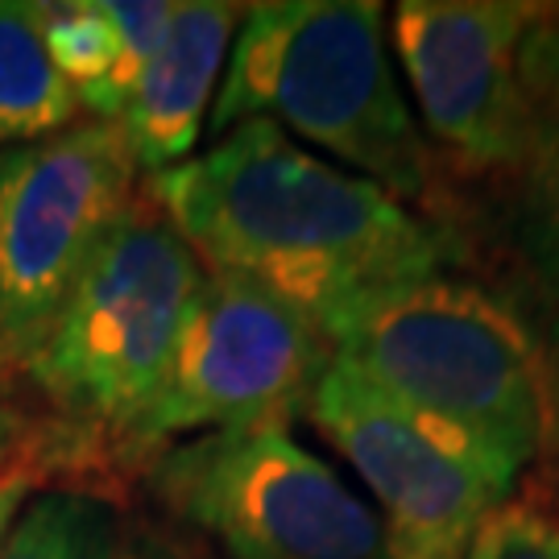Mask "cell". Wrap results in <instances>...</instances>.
I'll return each instance as SVG.
<instances>
[{
  "mask_svg": "<svg viewBox=\"0 0 559 559\" xmlns=\"http://www.w3.org/2000/svg\"><path fill=\"white\" fill-rule=\"evenodd\" d=\"M4 373H13V369H9V365H4V360H0V378H4Z\"/></svg>",
  "mask_w": 559,
  "mask_h": 559,
  "instance_id": "cell-19",
  "label": "cell"
},
{
  "mask_svg": "<svg viewBox=\"0 0 559 559\" xmlns=\"http://www.w3.org/2000/svg\"><path fill=\"white\" fill-rule=\"evenodd\" d=\"M464 559H559V522L526 501H501L477 526Z\"/></svg>",
  "mask_w": 559,
  "mask_h": 559,
  "instance_id": "cell-15",
  "label": "cell"
},
{
  "mask_svg": "<svg viewBox=\"0 0 559 559\" xmlns=\"http://www.w3.org/2000/svg\"><path fill=\"white\" fill-rule=\"evenodd\" d=\"M245 120L295 129L399 203L440 212V170L402 100L385 9L373 0L249 4L212 104V133L224 138Z\"/></svg>",
  "mask_w": 559,
  "mask_h": 559,
  "instance_id": "cell-3",
  "label": "cell"
},
{
  "mask_svg": "<svg viewBox=\"0 0 559 559\" xmlns=\"http://www.w3.org/2000/svg\"><path fill=\"white\" fill-rule=\"evenodd\" d=\"M175 9L179 4H170V0H104V13L112 21V29H117L133 83H138L141 67L150 62V55L166 38V29L175 21Z\"/></svg>",
  "mask_w": 559,
  "mask_h": 559,
  "instance_id": "cell-16",
  "label": "cell"
},
{
  "mask_svg": "<svg viewBox=\"0 0 559 559\" xmlns=\"http://www.w3.org/2000/svg\"><path fill=\"white\" fill-rule=\"evenodd\" d=\"M120 531L117 501L83 489H41L9 526L0 559H117Z\"/></svg>",
  "mask_w": 559,
  "mask_h": 559,
  "instance_id": "cell-14",
  "label": "cell"
},
{
  "mask_svg": "<svg viewBox=\"0 0 559 559\" xmlns=\"http://www.w3.org/2000/svg\"><path fill=\"white\" fill-rule=\"evenodd\" d=\"M543 4L406 0L394 9V46L415 87L423 124L464 179H498L522 124V41Z\"/></svg>",
  "mask_w": 559,
  "mask_h": 559,
  "instance_id": "cell-9",
  "label": "cell"
},
{
  "mask_svg": "<svg viewBox=\"0 0 559 559\" xmlns=\"http://www.w3.org/2000/svg\"><path fill=\"white\" fill-rule=\"evenodd\" d=\"M138 191L141 170L112 120L0 150V360L13 373L38 357Z\"/></svg>",
  "mask_w": 559,
  "mask_h": 559,
  "instance_id": "cell-6",
  "label": "cell"
},
{
  "mask_svg": "<svg viewBox=\"0 0 559 559\" xmlns=\"http://www.w3.org/2000/svg\"><path fill=\"white\" fill-rule=\"evenodd\" d=\"M522 124L514 158L493 187L498 228L539 311L547 365H559V13L522 41Z\"/></svg>",
  "mask_w": 559,
  "mask_h": 559,
  "instance_id": "cell-10",
  "label": "cell"
},
{
  "mask_svg": "<svg viewBox=\"0 0 559 559\" xmlns=\"http://www.w3.org/2000/svg\"><path fill=\"white\" fill-rule=\"evenodd\" d=\"M328 365L332 344L307 316L258 282L207 270L166 381L129 436V464L141 473L154 452L212 431L286 427Z\"/></svg>",
  "mask_w": 559,
  "mask_h": 559,
  "instance_id": "cell-7",
  "label": "cell"
},
{
  "mask_svg": "<svg viewBox=\"0 0 559 559\" xmlns=\"http://www.w3.org/2000/svg\"><path fill=\"white\" fill-rule=\"evenodd\" d=\"M34 17H38L46 55L80 96V108H87L92 120H117L133 87V75L104 4H87V0L34 4Z\"/></svg>",
  "mask_w": 559,
  "mask_h": 559,
  "instance_id": "cell-13",
  "label": "cell"
},
{
  "mask_svg": "<svg viewBox=\"0 0 559 559\" xmlns=\"http://www.w3.org/2000/svg\"><path fill=\"white\" fill-rule=\"evenodd\" d=\"M34 489H41L34 477H4L0 480V543L9 535V526L17 522V514L25 510V501L34 498Z\"/></svg>",
  "mask_w": 559,
  "mask_h": 559,
  "instance_id": "cell-18",
  "label": "cell"
},
{
  "mask_svg": "<svg viewBox=\"0 0 559 559\" xmlns=\"http://www.w3.org/2000/svg\"><path fill=\"white\" fill-rule=\"evenodd\" d=\"M80 112V96L46 55L34 4L0 0V150L67 133Z\"/></svg>",
  "mask_w": 559,
  "mask_h": 559,
  "instance_id": "cell-12",
  "label": "cell"
},
{
  "mask_svg": "<svg viewBox=\"0 0 559 559\" xmlns=\"http://www.w3.org/2000/svg\"><path fill=\"white\" fill-rule=\"evenodd\" d=\"M328 344L506 498L551 440L556 385L539 336L477 282L440 270L394 286L348 311Z\"/></svg>",
  "mask_w": 559,
  "mask_h": 559,
  "instance_id": "cell-2",
  "label": "cell"
},
{
  "mask_svg": "<svg viewBox=\"0 0 559 559\" xmlns=\"http://www.w3.org/2000/svg\"><path fill=\"white\" fill-rule=\"evenodd\" d=\"M307 415L369 485L390 559H464L477 526L506 501L498 485L344 360L332 357L323 369Z\"/></svg>",
  "mask_w": 559,
  "mask_h": 559,
  "instance_id": "cell-8",
  "label": "cell"
},
{
  "mask_svg": "<svg viewBox=\"0 0 559 559\" xmlns=\"http://www.w3.org/2000/svg\"><path fill=\"white\" fill-rule=\"evenodd\" d=\"M117 559H207L182 535L166 531V526H154V522H124L120 531V547Z\"/></svg>",
  "mask_w": 559,
  "mask_h": 559,
  "instance_id": "cell-17",
  "label": "cell"
},
{
  "mask_svg": "<svg viewBox=\"0 0 559 559\" xmlns=\"http://www.w3.org/2000/svg\"><path fill=\"white\" fill-rule=\"evenodd\" d=\"M141 187L203 270L258 282L323 336L369 299L460 258L452 228L299 150L274 120H245Z\"/></svg>",
  "mask_w": 559,
  "mask_h": 559,
  "instance_id": "cell-1",
  "label": "cell"
},
{
  "mask_svg": "<svg viewBox=\"0 0 559 559\" xmlns=\"http://www.w3.org/2000/svg\"><path fill=\"white\" fill-rule=\"evenodd\" d=\"M141 480L224 559H390L373 506L286 427L179 440L145 460Z\"/></svg>",
  "mask_w": 559,
  "mask_h": 559,
  "instance_id": "cell-5",
  "label": "cell"
},
{
  "mask_svg": "<svg viewBox=\"0 0 559 559\" xmlns=\"http://www.w3.org/2000/svg\"><path fill=\"white\" fill-rule=\"evenodd\" d=\"M240 13L245 9L216 0L179 4L162 46L129 87L112 124L124 133L145 179L191 158L221 92V67L233 50Z\"/></svg>",
  "mask_w": 559,
  "mask_h": 559,
  "instance_id": "cell-11",
  "label": "cell"
},
{
  "mask_svg": "<svg viewBox=\"0 0 559 559\" xmlns=\"http://www.w3.org/2000/svg\"><path fill=\"white\" fill-rule=\"evenodd\" d=\"M203 261L141 187L21 373L50 415L87 431L129 473V436L179 348Z\"/></svg>",
  "mask_w": 559,
  "mask_h": 559,
  "instance_id": "cell-4",
  "label": "cell"
}]
</instances>
